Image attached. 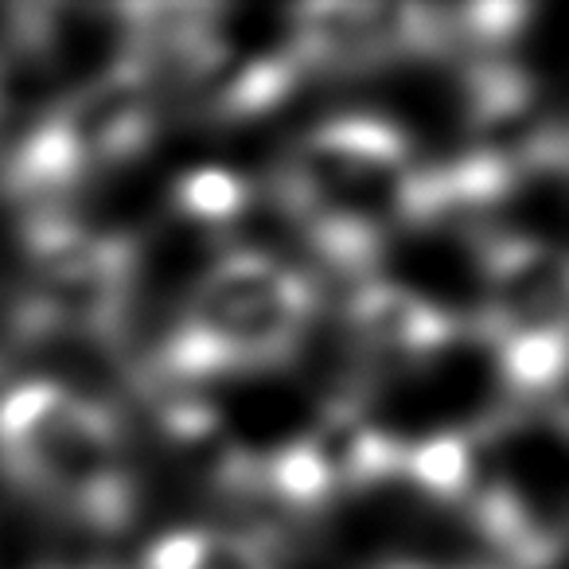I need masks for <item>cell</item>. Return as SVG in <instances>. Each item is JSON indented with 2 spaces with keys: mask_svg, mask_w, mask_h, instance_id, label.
Wrapping results in <instances>:
<instances>
[{
  "mask_svg": "<svg viewBox=\"0 0 569 569\" xmlns=\"http://www.w3.org/2000/svg\"><path fill=\"white\" fill-rule=\"evenodd\" d=\"M317 284L284 258L222 250L188 289L180 320L152 359V379L199 382L284 367L317 320Z\"/></svg>",
  "mask_w": 569,
  "mask_h": 569,
  "instance_id": "cell-1",
  "label": "cell"
},
{
  "mask_svg": "<svg viewBox=\"0 0 569 569\" xmlns=\"http://www.w3.org/2000/svg\"><path fill=\"white\" fill-rule=\"evenodd\" d=\"M0 468L98 535L133 519L137 491L118 418L67 382L32 379L0 398Z\"/></svg>",
  "mask_w": 569,
  "mask_h": 569,
  "instance_id": "cell-2",
  "label": "cell"
},
{
  "mask_svg": "<svg viewBox=\"0 0 569 569\" xmlns=\"http://www.w3.org/2000/svg\"><path fill=\"white\" fill-rule=\"evenodd\" d=\"M289 51L297 67L317 71H359L387 67L406 56H437L433 9L413 4H356L317 0L289 12Z\"/></svg>",
  "mask_w": 569,
  "mask_h": 569,
  "instance_id": "cell-3",
  "label": "cell"
},
{
  "mask_svg": "<svg viewBox=\"0 0 569 569\" xmlns=\"http://www.w3.org/2000/svg\"><path fill=\"white\" fill-rule=\"evenodd\" d=\"M483 266V343L515 336L566 332V258L550 238L488 234L480 253Z\"/></svg>",
  "mask_w": 569,
  "mask_h": 569,
  "instance_id": "cell-4",
  "label": "cell"
},
{
  "mask_svg": "<svg viewBox=\"0 0 569 569\" xmlns=\"http://www.w3.org/2000/svg\"><path fill=\"white\" fill-rule=\"evenodd\" d=\"M348 332L367 367H421L457 343L449 309L395 281H363L348 301Z\"/></svg>",
  "mask_w": 569,
  "mask_h": 569,
  "instance_id": "cell-5",
  "label": "cell"
},
{
  "mask_svg": "<svg viewBox=\"0 0 569 569\" xmlns=\"http://www.w3.org/2000/svg\"><path fill=\"white\" fill-rule=\"evenodd\" d=\"M480 433H465V429H441L421 441L406 445L402 452V480H410L421 496L433 503H460L476 491L480 483Z\"/></svg>",
  "mask_w": 569,
  "mask_h": 569,
  "instance_id": "cell-6",
  "label": "cell"
},
{
  "mask_svg": "<svg viewBox=\"0 0 569 569\" xmlns=\"http://www.w3.org/2000/svg\"><path fill=\"white\" fill-rule=\"evenodd\" d=\"M258 499L284 507V511L312 515L336 499V483L312 445L305 437L289 445H277L269 457L258 460Z\"/></svg>",
  "mask_w": 569,
  "mask_h": 569,
  "instance_id": "cell-7",
  "label": "cell"
},
{
  "mask_svg": "<svg viewBox=\"0 0 569 569\" xmlns=\"http://www.w3.org/2000/svg\"><path fill=\"white\" fill-rule=\"evenodd\" d=\"M253 203V188L246 176L234 168H188L180 180L172 183V207L176 219L191 222V227H211L227 230L246 214Z\"/></svg>",
  "mask_w": 569,
  "mask_h": 569,
  "instance_id": "cell-8",
  "label": "cell"
},
{
  "mask_svg": "<svg viewBox=\"0 0 569 569\" xmlns=\"http://www.w3.org/2000/svg\"><path fill=\"white\" fill-rule=\"evenodd\" d=\"M496 351L499 379L519 398L542 402L546 395H558L566 375V332L561 336H515V340L491 343Z\"/></svg>",
  "mask_w": 569,
  "mask_h": 569,
  "instance_id": "cell-9",
  "label": "cell"
},
{
  "mask_svg": "<svg viewBox=\"0 0 569 569\" xmlns=\"http://www.w3.org/2000/svg\"><path fill=\"white\" fill-rule=\"evenodd\" d=\"M87 569H94V566H87Z\"/></svg>",
  "mask_w": 569,
  "mask_h": 569,
  "instance_id": "cell-10",
  "label": "cell"
}]
</instances>
